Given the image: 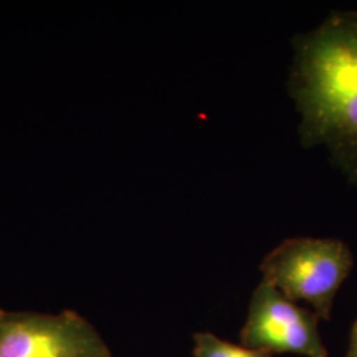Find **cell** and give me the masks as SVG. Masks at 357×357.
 <instances>
[{
  "label": "cell",
  "instance_id": "obj_6",
  "mask_svg": "<svg viewBox=\"0 0 357 357\" xmlns=\"http://www.w3.org/2000/svg\"><path fill=\"white\" fill-rule=\"evenodd\" d=\"M344 357H357V319L354 321L351 333H349V343Z\"/></svg>",
  "mask_w": 357,
  "mask_h": 357
},
{
  "label": "cell",
  "instance_id": "obj_4",
  "mask_svg": "<svg viewBox=\"0 0 357 357\" xmlns=\"http://www.w3.org/2000/svg\"><path fill=\"white\" fill-rule=\"evenodd\" d=\"M0 357H112L102 337L75 315L4 318Z\"/></svg>",
  "mask_w": 357,
  "mask_h": 357
},
{
  "label": "cell",
  "instance_id": "obj_3",
  "mask_svg": "<svg viewBox=\"0 0 357 357\" xmlns=\"http://www.w3.org/2000/svg\"><path fill=\"white\" fill-rule=\"evenodd\" d=\"M320 318L299 306L266 282L252 295L248 317L240 332L241 344L270 355L294 354L328 357L319 331Z\"/></svg>",
  "mask_w": 357,
  "mask_h": 357
},
{
  "label": "cell",
  "instance_id": "obj_2",
  "mask_svg": "<svg viewBox=\"0 0 357 357\" xmlns=\"http://www.w3.org/2000/svg\"><path fill=\"white\" fill-rule=\"evenodd\" d=\"M352 268L354 255L342 240L295 237L266 255L259 270L262 281L330 320L335 296Z\"/></svg>",
  "mask_w": 357,
  "mask_h": 357
},
{
  "label": "cell",
  "instance_id": "obj_1",
  "mask_svg": "<svg viewBox=\"0 0 357 357\" xmlns=\"http://www.w3.org/2000/svg\"><path fill=\"white\" fill-rule=\"evenodd\" d=\"M294 51L289 90L302 115L301 142L324 146L357 184V11L332 13L296 36Z\"/></svg>",
  "mask_w": 357,
  "mask_h": 357
},
{
  "label": "cell",
  "instance_id": "obj_7",
  "mask_svg": "<svg viewBox=\"0 0 357 357\" xmlns=\"http://www.w3.org/2000/svg\"><path fill=\"white\" fill-rule=\"evenodd\" d=\"M3 319H4V318H3L1 315H0V330H1V324H3Z\"/></svg>",
  "mask_w": 357,
  "mask_h": 357
},
{
  "label": "cell",
  "instance_id": "obj_5",
  "mask_svg": "<svg viewBox=\"0 0 357 357\" xmlns=\"http://www.w3.org/2000/svg\"><path fill=\"white\" fill-rule=\"evenodd\" d=\"M192 342L193 357H273L268 352L222 340L212 332H196Z\"/></svg>",
  "mask_w": 357,
  "mask_h": 357
}]
</instances>
